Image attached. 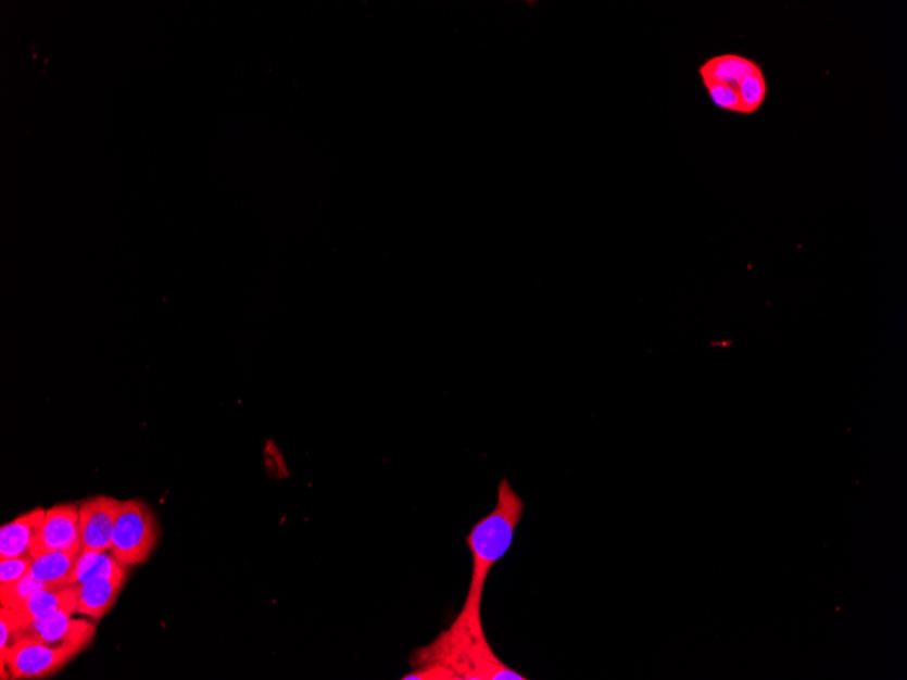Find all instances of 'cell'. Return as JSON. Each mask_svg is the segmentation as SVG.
<instances>
[{"label":"cell","mask_w":907,"mask_h":680,"mask_svg":"<svg viewBox=\"0 0 907 680\" xmlns=\"http://www.w3.org/2000/svg\"><path fill=\"white\" fill-rule=\"evenodd\" d=\"M413 671L404 680H526L494 654L483 630L481 613L462 608L448 629L423 648L413 651Z\"/></svg>","instance_id":"cell-1"},{"label":"cell","mask_w":907,"mask_h":680,"mask_svg":"<svg viewBox=\"0 0 907 680\" xmlns=\"http://www.w3.org/2000/svg\"><path fill=\"white\" fill-rule=\"evenodd\" d=\"M525 514V503L503 478L497 488L496 507L477 521L466 537L471 553V576L464 610L481 613L483 589L489 574L513 545L516 526Z\"/></svg>","instance_id":"cell-2"},{"label":"cell","mask_w":907,"mask_h":680,"mask_svg":"<svg viewBox=\"0 0 907 680\" xmlns=\"http://www.w3.org/2000/svg\"><path fill=\"white\" fill-rule=\"evenodd\" d=\"M158 525L149 505L139 499L119 503L111 552L125 568L144 563L156 545Z\"/></svg>","instance_id":"cell-3"},{"label":"cell","mask_w":907,"mask_h":680,"mask_svg":"<svg viewBox=\"0 0 907 680\" xmlns=\"http://www.w3.org/2000/svg\"><path fill=\"white\" fill-rule=\"evenodd\" d=\"M79 652L22 639L0 656V665L8 667L10 679H42L62 670Z\"/></svg>","instance_id":"cell-4"},{"label":"cell","mask_w":907,"mask_h":680,"mask_svg":"<svg viewBox=\"0 0 907 680\" xmlns=\"http://www.w3.org/2000/svg\"><path fill=\"white\" fill-rule=\"evenodd\" d=\"M21 614V613H20ZM21 640L30 639L56 648L81 651L95 638V625L73 618V613L60 612L43 618L22 616Z\"/></svg>","instance_id":"cell-5"},{"label":"cell","mask_w":907,"mask_h":680,"mask_svg":"<svg viewBox=\"0 0 907 680\" xmlns=\"http://www.w3.org/2000/svg\"><path fill=\"white\" fill-rule=\"evenodd\" d=\"M73 551H81L79 507L75 504L54 505L47 511L32 556Z\"/></svg>","instance_id":"cell-6"},{"label":"cell","mask_w":907,"mask_h":680,"mask_svg":"<svg viewBox=\"0 0 907 680\" xmlns=\"http://www.w3.org/2000/svg\"><path fill=\"white\" fill-rule=\"evenodd\" d=\"M119 503L122 502L113 498L97 496L80 505L81 551H111L112 531Z\"/></svg>","instance_id":"cell-7"},{"label":"cell","mask_w":907,"mask_h":680,"mask_svg":"<svg viewBox=\"0 0 907 680\" xmlns=\"http://www.w3.org/2000/svg\"><path fill=\"white\" fill-rule=\"evenodd\" d=\"M47 511L36 508L20 516L0 530V558H33Z\"/></svg>","instance_id":"cell-8"},{"label":"cell","mask_w":907,"mask_h":680,"mask_svg":"<svg viewBox=\"0 0 907 680\" xmlns=\"http://www.w3.org/2000/svg\"><path fill=\"white\" fill-rule=\"evenodd\" d=\"M125 579L98 578L74 585L76 590V612L84 616L101 619L106 616L116 602Z\"/></svg>","instance_id":"cell-9"},{"label":"cell","mask_w":907,"mask_h":680,"mask_svg":"<svg viewBox=\"0 0 907 680\" xmlns=\"http://www.w3.org/2000/svg\"><path fill=\"white\" fill-rule=\"evenodd\" d=\"M758 70L760 65L753 59L738 53H722L705 60L697 73L701 84L714 81V84L728 85L738 89L744 78Z\"/></svg>","instance_id":"cell-10"},{"label":"cell","mask_w":907,"mask_h":680,"mask_svg":"<svg viewBox=\"0 0 907 680\" xmlns=\"http://www.w3.org/2000/svg\"><path fill=\"white\" fill-rule=\"evenodd\" d=\"M80 551L43 553L32 559L30 575L48 585L73 587Z\"/></svg>","instance_id":"cell-11"},{"label":"cell","mask_w":907,"mask_h":680,"mask_svg":"<svg viewBox=\"0 0 907 680\" xmlns=\"http://www.w3.org/2000/svg\"><path fill=\"white\" fill-rule=\"evenodd\" d=\"M26 618H43L54 613L76 612L75 587L41 590L33 594L18 610Z\"/></svg>","instance_id":"cell-12"},{"label":"cell","mask_w":907,"mask_h":680,"mask_svg":"<svg viewBox=\"0 0 907 680\" xmlns=\"http://www.w3.org/2000/svg\"><path fill=\"white\" fill-rule=\"evenodd\" d=\"M125 567L112 556L111 552L80 551L76 562L74 585L98 578L125 579Z\"/></svg>","instance_id":"cell-13"},{"label":"cell","mask_w":907,"mask_h":680,"mask_svg":"<svg viewBox=\"0 0 907 680\" xmlns=\"http://www.w3.org/2000/svg\"><path fill=\"white\" fill-rule=\"evenodd\" d=\"M738 92L741 98L742 114L748 116V114L757 113L768 97V81H766L763 68L744 78L738 86Z\"/></svg>","instance_id":"cell-14"},{"label":"cell","mask_w":907,"mask_h":680,"mask_svg":"<svg viewBox=\"0 0 907 680\" xmlns=\"http://www.w3.org/2000/svg\"><path fill=\"white\" fill-rule=\"evenodd\" d=\"M48 589H59V587L42 583V581L37 580L33 578L30 574H27L24 578L16 581V583L0 589V602H2L3 607L18 610V608L24 605V603L29 600L33 594Z\"/></svg>","instance_id":"cell-15"},{"label":"cell","mask_w":907,"mask_h":680,"mask_svg":"<svg viewBox=\"0 0 907 680\" xmlns=\"http://www.w3.org/2000/svg\"><path fill=\"white\" fill-rule=\"evenodd\" d=\"M704 89L708 95L709 100L716 108L722 111L742 114L741 98L735 87L714 84V81H704Z\"/></svg>","instance_id":"cell-16"},{"label":"cell","mask_w":907,"mask_h":680,"mask_svg":"<svg viewBox=\"0 0 907 680\" xmlns=\"http://www.w3.org/2000/svg\"><path fill=\"white\" fill-rule=\"evenodd\" d=\"M21 622L20 612L2 606V610H0V655L5 654L11 646L21 640Z\"/></svg>","instance_id":"cell-17"},{"label":"cell","mask_w":907,"mask_h":680,"mask_svg":"<svg viewBox=\"0 0 907 680\" xmlns=\"http://www.w3.org/2000/svg\"><path fill=\"white\" fill-rule=\"evenodd\" d=\"M33 558H0V589L16 583L30 572Z\"/></svg>","instance_id":"cell-18"}]
</instances>
